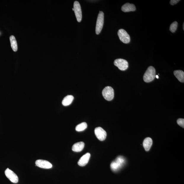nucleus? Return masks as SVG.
Listing matches in <instances>:
<instances>
[{
    "instance_id": "1",
    "label": "nucleus",
    "mask_w": 184,
    "mask_h": 184,
    "mask_svg": "<svg viewBox=\"0 0 184 184\" xmlns=\"http://www.w3.org/2000/svg\"><path fill=\"white\" fill-rule=\"evenodd\" d=\"M126 163V159L123 156H119L111 163V168L113 172H117Z\"/></svg>"
},
{
    "instance_id": "2",
    "label": "nucleus",
    "mask_w": 184,
    "mask_h": 184,
    "mask_svg": "<svg viewBox=\"0 0 184 184\" xmlns=\"http://www.w3.org/2000/svg\"><path fill=\"white\" fill-rule=\"evenodd\" d=\"M156 70L153 66H150L145 72L143 79L145 82L149 83L153 81L156 78Z\"/></svg>"
},
{
    "instance_id": "3",
    "label": "nucleus",
    "mask_w": 184,
    "mask_h": 184,
    "mask_svg": "<svg viewBox=\"0 0 184 184\" xmlns=\"http://www.w3.org/2000/svg\"><path fill=\"white\" fill-rule=\"evenodd\" d=\"M104 21V14L102 11H100L97 17L95 27V33L97 35L101 33L103 28Z\"/></svg>"
},
{
    "instance_id": "4",
    "label": "nucleus",
    "mask_w": 184,
    "mask_h": 184,
    "mask_svg": "<svg viewBox=\"0 0 184 184\" xmlns=\"http://www.w3.org/2000/svg\"><path fill=\"white\" fill-rule=\"evenodd\" d=\"M102 95L106 100H112L114 97V92L113 89L110 86H107L102 91Z\"/></svg>"
},
{
    "instance_id": "5",
    "label": "nucleus",
    "mask_w": 184,
    "mask_h": 184,
    "mask_svg": "<svg viewBox=\"0 0 184 184\" xmlns=\"http://www.w3.org/2000/svg\"><path fill=\"white\" fill-rule=\"evenodd\" d=\"M118 35L120 40L124 44H128L130 42V36L124 29H119L118 31Z\"/></svg>"
},
{
    "instance_id": "6",
    "label": "nucleus",
    "mask_w": 184,
    "mask_h": 184,
    "mask_svg": "<svg viewBox=\"0 0 184 184\" xmlns=\"http://www.w3.org/2000/svg\"><path fill=\"white\" fill-rule=\"evenodd\" d=\"M114 64L121 71H124L128 69V63L126 60L122 59H117L114 61Z\"/></svg>"
},
{
    "instance_id": "7",
    "label": "nucleus",
    "mask_w": 184,
    "mask_h": 184,
    "mask_svg": "<svg viewBox=\"0 0 184 184\" xmlns=\"http://www.w3.org/2000/svg\"><path fill=\"white\" fill-rule=\"evenodd\" d=\"M74 11L76 15L77 21L80 22L82 20V12L80 4L78 1H74Z\"/></svg>"
},
{
    "instance_id": "8",
    "label": "nucleus",
    "mask_w": 184,
    "mask_h": 184,
    "mask_svg": "<svg viewBox=\"0 0 184 184\" xmlns=\"http://www.w3.org/2000/svg\"><path fill=\"white\" fill-rule=\"evenodd\" d=\"M95 133L97 139L103 141L106 139L107 133L106 132L100 127H97L95 129Z\"/></svg>"
},
{
    "instance_id": "9",
    "label": "nucleus",
    "mask_w": 184,
    "mask_h": 184,
    "mask_svg": "<svg viewBox=\"0 0 184 184\" xmlns=\"http://www.w3.org/2000/svg\"><path fill=\"white\" fill-rule=\"evenodd\" d=\"M5 175L9 180L11 182L13 183H16L19 181V178L14 172H13L12 170L9 169L8 168L7 169L5 172Z\"/></svg>"
},
{
    "instance_id": "10",
    "label": "nucleus",
    "mask_w": 184,
    "mask_h": 184,
    "mask_svg": "<svg viewBox=\"0 0 184 184\" xmlns=\"http://www.w3.org/2000/svg\"><path fill=\"white\" fill-rule=\"evenodd\" d=\"M35 164L37 166L43 169H49L52 167L51 164L46 160H38L36 161Z\"/></svg>"
},
{
    "instance_id": "11",
    "label": "nucleus",
    "mask_w": 184,
    "mask_h": 184,
    "mask_svg": "<svg viewBox=\"0 0 184 184\" xmlns=\"http://www.w3.org/2000/svg\"><path fill=\"white\" fill-rule=\"evenodd\" d=\"M90 157V154L87 153L84 155L78 161V164L81 167L85 166L88 163Z\"/></svg>"
},
{
    "instance_id": "12",
    "label": "nucleus",
    "mask_w": 184,
    "mask_h": 184,
    "mask_svg": "<svg viewBox=\"0 0 184 184\" xmlns=\"http://www.w3.org/2000/svg\"><path fill=\"white\" fill-rule=\"evenodd\" d=\"M121 10L125 12H129L135 11L136 8L134 4L128 3L124 4L122 7Z\"/></svg>"
},
{
    "instance_id": "13",
    "label": "nucleus",
    "mask_w": 184,
    "mask_h": 184,
    "mask_svg": "<svg viewBox=\"0 0 184 184\" xmlns=\"http://www.w3.org/2000/svg\"><path fill=\"white\" fill-rule=\"evenodd\" d=\"M85 144L83 142H81L75 143L72 147L73 151L76 152L81 151L84 147Z\"/></svg>"
},
{
    "instance_id": "14",
    "label": "nucleus",
    "mask_w": 184,
    "mask_h": 184,
    "mask_svg": "<svg viewBox=\"0 0 184 184\" xmlns=\"http://www.w3.org/2000/svg\"><path fill=\"white\" fill-rule=\"evenodd\" d=\"M153 144V140L150 137H147L144 140L143 142V146L145 151H148Z\"/></svg>"
},
{
    "instance_id": "15",
    "label": "nucleus",
    "mask_w": 184,
    "mask_h": 184,
    "mask_svg": "<svg viewBox=\"0 0 184 184\" xmlns=\"http://www.w3.org/2000/svg\"><path fill=\"white\" fill-rule=\"evenodd\" d=\"M175 76L178 79V80L182 83L184 82V72L180 70L175 71L174 72Z\"/></svg>"
},
{
    "instance_id": "16",
    "label": "nucleus",
    "mask_w": 184,
    "mask_h": 184,
    "mask_svg": "<svg viewBox=\"0 0 184 184\" xmlns=\"http://www.w3.org/2000/svg\"><path fill=\"white\" fill-rule=\"evenodd\" d=\"M74 99V97L72 95H68L63 99L62 104L63 106H67L71 104Z\"/></svg>"
},
{
    "instance_id": "17",
    "label": "nucleus",
    "mask_w": 184,
    "mask_h": 184,
    "mask_svg": "<svg viewBox=\"0 0 184 184\" xmlns=\"http://www.w3.org/2000/svg\"><path fill=\"white\" fill-rule=\"evenodd\" d=\"M11 47L13 50L17 52V44L16 40L14 36H11L10 38Z\"/></svg>"
},
{
    "instance_id": "18",
    "label": "nucleus",
    "mask_w": 184,
    "mask_h": 184,
    "mask_svg": "<svg viewBox=\"0 0 184 184\" xmlns=\"http://www.w3.org/2000/svg\"><path fill=\"white\" fill-rule=\"evenodd\" d=\"M87 127V123L85 122L81 123L77 125L76 128V130L78 132L82 131L85 130Z\"/></svg>"
},
{
    "instance_id": "19",
    "label": "nucleus",
    "mask_w": 184,
    "mask_h": 184,
    "mask_svg": "<svg viewBox=\"0 0 184 184\" xmlns=\"http://www.w3.org/2000/svg\"><path fill=\"white\" fill-rule=\"evenodd\" d=\"M178 23L175 21L170 25V31L172 33H175L177 30V26H178Z\"/></svg>"
},
{
    "instance_id": "20",
    "label": "nucleus",
    "mask_w": 184,
    "mask_h": 184,
    "mask_svg": "<svg viewBox=\"0 0 184 184\" xmlns=\"http://www.w3.org/2000/svg\"><path fill=\"white\" fill-rule=\"evenodd\" d=\"M177 124L179 126L184 128V119H179L177 120Z\"/></svg>"
},
{
    "instance_id": "21",
    "label": "nucleus",
    "mask_w": 184,
    "mask_h": 184,
    "mask_svg": "<svg viewBox=\"0 0 184 184\" xmlns=\"http://www.w3.org/2000/svg\"><path fill=\"white\" fill-rule=\"evenodd\" d=\"M179 1V0H171L170 1V4L172 5H174L178 3Z\"/></svg>"
},
{
    "instance_id": "22",
    "label": "nucleus",
    "mask_w": 184,
    "mask_h": 184,
    "mask_svg": "<svg viewBox=\"0 0 184 184\" xmlns=\"http://www.w3.org/2000/svg\"><path fill=\"white\" fill-rule=\"evenodd\" d=\"M156 77L157 79H159V77L158 76V75H156Z\"/></svg>"
},
{
    "instance_id": "23",
    "label": "nucleus",
    "mask_w": 184,
    "mask_h": 184,
    "mask_svg": "<svg viewBox=\"0 0 184 184\" xmlns=\"http://www.w3.org/2000/svg\"><path fill=\"white\" fill-rule=\"evenodd\" d=\"M183 29L184 30V23L183 24Z\"/></svg>"
},
{
    "instance_id": "24",
    "label": "nucleus",
    "mask_w": 184,
    "mask_h": 184,
    "mask_svg": "<svg viewBox=\"0 0 184 184\" xmlns=\"http://www.w3.org/2000/svg\"><path fill=\"white\" fill-rule=\"evenodd\" d=\"M72 10L74 11V9L73 8H72Z\"/></svg>"
}]
</instances>
